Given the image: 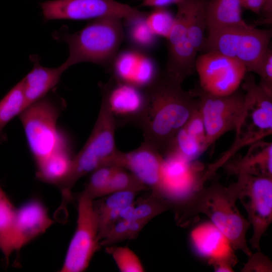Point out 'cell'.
I'll use <instances>...</instances> for the list:
<instances>
[{
	"mask_svg": "<svg viewBox=\"0 0 272 272\" xmlns=\"http://www.w3.org/2000/svg\"><path fill=\"white\" fill-rule=\"evenodd\" d=\"M181 82L164 72L144 89L143 109L134 125L143 131L144 141L163 155L177 132L197 109V99L185 91Z\"/></svg>",
	"mask_w": 272,
	"mask_h": 272,
	"instance_id": "obj_1",
	"label": "cell"
},
{
	"mask_svg": "<svg viewBox=\"0 0 272 272\" xmlns=\"http://www.w3.org/2000/svg\"><path fill=\"white\" fill-rule=\"evenodd\" d=\"M237 200L230 185L226 187L217 180H213L209 185L201 186L187 198L174 205L177 224L187 226L199 214L205 215L227 237L235 250L249 256L252 252L246 238L250 225L237 208Z\"/></svg>",
	"mask_w": 272,
	"mask_h": 272,
	"instance_id": "obj_2",
	"label": "cell"
},
{
	"mask_svg": "<svg viewBox=\"0 0 272 272\" xmlns=\"http://www.w3.org/2000/svg\"><path fill=\"white\" fill-rule=\"evenodd\" d=\"M122 20L113 17L100 18L74 33L62 30L55 34V38L69 47V55L63 63L66 68L89 62L110 70L124 38Z\"/></svg>",
	"mask_w": 272,
	"mask_h": 272,
	"instance_id": "obj_3",
	"label": "cell"
},
{
	"mask_svg": "<svg viewBox=\"0 0 272 272\" xmlns=\"http://www.w3.org/2000/svg\"><path fill=\"white\" fill-rule=\"evenodd\" d=\"M63 105L62 100L47 94L27 106L19 115L35 163L69 144L57 126Z\"/></svg>",
	"mask_w": 272,
	"mask_h": 272,
	"instance_id": "obj_4",
	"label": "cell"
},
{
	"mask_svg": "<svg viewBox=\"0 0 272 272\" xmlns=\"http://www.w3.org/2000/svg\"><path fill=\"white\" fill-rule=\"evenodd\" d=\"M117 125L106 101L102 98L98 117L87 142L74 156L69 177L61 190L62 198L72 197L71 191L82 177L103 166H111L112 158L117 150L115 143Z\"/></svg>",
	"mask_w": 272,
	"mask_h": 272,
	"instance_id": "obj_5",
	"label": "cell"
},
{
	"mask_svg": "<svg viewBox=\"0 0 272 272\" xmlns=\"http://www.w3.org/2000/svg\"><path fill=\"white\" fill-rule=\"evenodd\" d=\"M271 29H260L248 25L227 27L208 32L202 50L216 52L235 59L256 73L269 47Z\"/></svg>",
	"mask_w": 272,
	"mask_h": 272,
	"instance_id": "obj_6",
	"label": "cell"
},
{
	"mask_svg": "<svg viewBox=\"0 0 272 272\" xmlns=\"http://www.w3.org/2000/svg\"><path fill=\"white\" fill-rule=\"evenodd\" d=\"M244 80L245 112L236 131L234 144L224 154L228 159L243 147L262 140L272 133V94L257 84L252 76L246 75Z\"/></svg>",
	"mask_w": 272,
	"mask_h": 272,
	"instance_id": "obj_7",
	"label": "cell"
},
{
	"mask_svg": "<svg viewBox=\"0 0 272 272\" xmlns=\"http://www.w3.org/2000/svg\"><path fill=\"white\" fill-rule=\"evenodd\" d=\"M230 185L247 212L253 228L252 249L260 250V241L272 222V177L239 174Z\"/></svg>",
	"mask_w": 272,
	"mask_h": 272,
	"instance_id": "obj_8",
	"label": "cell"
},
{
	"mask_svg": "<svg viewBox=\"0 0 272 272\" xmlns=\"http://www.w3.org/2000/svg\"><path fill=\"white\" fill-rule=\"evenodd\" d=\"M205 126L208 149L226 132L239 127L245 108V94L236 91L226 96H216L201 89L194 94Z\"/></svg>",
	"mask_w": 272,
	"mask_h": 272,
	"instance_id": "obj_9",
	"label": "cell"
},
{
	"mask_svg": "<svg viewBox=\"0 0 272 272\" xmlns=\"http://www.w3.org/2000/svg\"><path fill=\"white\" fill-rule=\"evenodd\" d=\"M78 216L75 233L69 245L61 272H83L101 247L93 200L83 192L78 196Z\"/></svg>",
	"mask_w": 272,
	"mask_h": 272,
	"instance_id": "obj_10",
	"label": "cell"
},
{
	"mask_svg": "<svg viewBox=\"0 0 272 272\" xmlns=\"http://www.w3.org/2000/svg\"><path fill=\"white\" fill-rule=\"evenodd\" d=\"M40 6L46 21L107 17L128 20L147 14L115 0H51L41 3Z\"/></svg>",
	"mask_w": 272,
	"mask_h": 272,
	"instance_id": "obj_11",
	"label": "cell"
},
{
	"mask_svg": "<svg viewBox=\"0 0 272 272\" xmlns=\"http://www.w3.org/2000/svg\"><path fill=\"white\" fill-rule=\"evenodd\" d=\"M53 223L46 206L38 198H31L16 209L12 227L0 236V251L6 263L14 251L18 252L44 233Z\"/></svg>",
	"mask_w": 272,
	"mask_h": 272,
	"instance_id": "obj_12",
	"label": "cell"
},
{
	"mask_svg": "<svg viewBox=\"0 0 272 272\" xmlns=\"http://www.w3.org/2000/svg\"><path fill=\"white\" fill-rule=\"evenodd\" d=\"M200 88L216 96H226L236 91L247 72L240 62L216 52L197 56L195 63Z\"/></svg>",
	"mask_w": 272,
	"mask_h": 272,
	"instance_id": "obj_13",
	"label": "cell"
},
{
	"mask_svg": "<svg viewBox=\"0 0 272 272\" xmlns=\"http://www.w3.org/2000/svg\"><path fill=\"white\" fill-rule=\"evenodd\" d=\"M190 2V0H182L177 5L174 24L167 38L168 58L164 72L181 83L195 71L197 56L187 33Z\"/></svg>",
	"mask_w": 272,
	"mask_h": 272,
	"instance_id": "obj_14",
	"label": "cell"
},
{
	"mask_svg": "<svg viewBox=\"0 0 272 272\" xmlns=\"http://www.w3.org/2000/svg\"><path fill=\"white\" fill-rule=\"evenodd\" d=\"M163 157L155 147L144 141L128 153L116 151L112 166L124 168L134 174L154 194L166 198L163 183Z\"/></svg>",
	"mask_w": 272,
	"mask_h": 272,
	"instance_id": "obj_15",
	"label": "cell"
},
{
	"mask_svg": "<svg viewBox=\"0 0 272 272\" xmlns=\"http://www.w3.org/2000/svg\"><path fill=\"white\" fill-rule=\"evenodd\" d=\"M102 98L108 105L117 127L133 124L145 103L144 89L122 82L112 77L106 83L100 82Z\"/></svg>",
	"mask_w": 272,
	"mask_h": 272,
	"instance_id": "obj_16",
	"label": "cell"
},
{
	"mask_svg": "<svg viewBox=\"0 0 272 272\" xmlns=\"http://www.w3.org/2000/svg\"><path fill=\"white\" fill-rule=\"evenodd\" d=\"M190 239L196 252L213 266L220 264L233 267L238 259L227 237L213 224L204 222L191 231Z\"/></svg>",
	"mask_w": 272,
	"mask_h": 272,
	"instance_id": "obj_17",
	"label": "cell"
},
{
	"mask_svg": "<svg viewBox=\"0 0 272 272\" xmlns=\"http://www.w3.org/2000/svg\"><path fill=\"white\" fill-rule=\"evenodd\" d=\"M110 70L116 79L142 89L149 86L159 74L153 60L135 48L118 53Z\"/></svg>",
	"mask_w": 272,
	"mask_h": 272,
	"instance_id": "obj_18",
	"label": "cell"
},
{
	"mask_svg": "<svg viewBox=\"0 0 272 272\" xmlns=\"http://www.w3.org/2000/svg\"><path fill=\"white\" fill-rule=\"evenodd\" d=\"M208 149L204 124L198 107L177 132L163 157L194 161Z\"/></svg>",
	"mask_w": 272,
	"mask_h": 272,
	"instance_id": "obj_19",
	"label": "cell"
},
{
	"mask_svg": "<svg viewBox=\"0 0 272 272\" xmlns=\"http://www.w3.org/2000/svg\"><path fill=\"white\" fill-rule=\"evenodd\" d=\"M229 174L272 177V143L259 141L242 157L231 158L223 165Z\"/></svg>",
	"mask_w": 272,
	"mask_h": 272,
	"instance_id": "obj_20",
	"label": "cell"
},
{
	"mask_svg": "<svg viewBox=\"0 0 272 272\" xmlns=\"http://www.w3.org/2000/svg\"><path fill=\"white\" fill-rule=\"evenodd\" d=\"M31 59L33 69L21 80L27 106L47 95L67 70L63 63L57 67H47L41 65L35 56Z\"/></svg>",
	"mask_w": 272,
	"mask_h": 272,
	"instance_id": "obj_21",
	"label": "cell"
},
{
	"mask_svg": "<svg viewBox=\"0 0 272 272\" xmlns=\"http://www.w3.org/2000/svg\"><path fill=\"white\" fill-rule=\"evenodd\" d=\"M74 156L69 144L59 148L36 163L37 178L61 191L70 175Z\"/></svg>",
	"mask_w": 272,
	"mask_h": 272,
	"instance_id": "obj_22",
	"label": "cell"
},
{
	"mask_svg": "<svg viewBox=\"0 0 272 272\" xmlns=\"http://www.w3.org/2000/svg\"><path fill=\"white\" fill-rule=\"evenodd\" d=\"M137 193L131 191L116 192L93 200V208L98 221L100 242L119 220L121 211L133 202Z\"/></svg>",
	"mask_w": 272,
	"mask_h": 272,
	"instance_id": "obj_23",
	"label": "cell"
},
{
	"mask_svg": "<svg viewBox=\"0 0 272 272\" xmlns=\"http://www.w3.org/2000/svg\"><path fill=\"white\" fill-rule=\"evenodd\" d=\"M240 0H210L206 7L208 32L237 26H248L242 16Z\"/></svg>",
	"mask_w": 272,
	"mask_h": 272,
	"instance_id": "obj_24",
	"label": "cell"
},
{
	"mask_svg": "<svg viewBox=\"0 0 272 272\" xmlns=\"http://www.w3.org/2000/svg\"><path fill=\"white\" fill-rule=\"evenodd\" d=\"M173 207L171 201L151 192L148 196L140 197L123 208L120 213L119 219L150 222Z\"/></svg>",
	"mask_w": 272,
	"mask_h": 272,
	"instance_id": "obj_25",
	"label": "cell"
},
{
	"mask_svg": "<svg viewBox=\"0 0 272 272\" xmlns=\"http://www.w3.org/2000/svg\"><path fill=\"white\" fill-rule=\"evenodd\" d=\"M27 107L21 80L0 100V144L7 140L5 127Z\"/></svg>",
	"mask_w": 272,
	"mask_h": 272,
	"instance_id": "obj_26",
	"label": "cell"
},
{
	"mask_svg": "<svg viewBox=\"0 0 272 272\" xmlns=\"http://www.w3.org/2000/svg\"><path fill=\"white\" fill-rule=\"evenodd\" d=\"M208 0H190L187 29L189 39L195 51L203 50L207 27L206 7Z\"/></svg>",
	"mask_w": 272,
	"mask_h": 272,
	"instance_id": "obj_27",
	"label": "cell"
},
{
	"mask_svg": "<svg viewBox=\"0 0 272 272\" xmlns=\"http://www.w3.org/2000/svg\"><path fill=\"white\" fill-rule=\"evenodd\" d=\"M147 15L148 13L138 17L123 20L128 40L135 49L143 51L154 46L157 37L147 23Z\"/></svg>",
	"mask_w": 272,
	"mask_h": 272,
	"instance_id": "obj_28",
	"label": "cell"
},
{
	"mask_svg": "<svg viewBox=\"0 0 272 272\" xmlns=\"http://www.w3.org/2000/svg\"><path fill=\"white\" fill-rule=\"evenodd\" d=\"M149 222L146 220L119 219L100 241V245L105 247L126 240L134 239Z\"/></svg>",
	"mask_w": 272,
	"mask_h": 272,
	"instance_id": "obj_29",
	"label": "cell"
},
{
	"mask_svg": "<svg viewBox=\"0 0 272 272\" xmlns=\"http://www.w3.org/2000/svg\"><path fill=\"white\" fill-rule=\"evenodd\" d=\"M149 189L134 174L128 170L117 167L106 187L105 196L120 191L138 193Z\"/></svg>",
	"mask_w": 272,
	"mask_h": 272,
	"instance_id": "obj_30",
	"label": "cell"
},
{
	"mask_svg": "<svg viewBox=\"0 0 272 272\" xmlns=\"http://www.w3.org/2000/svg\"><path fill=\"white\" fill-rule=\"evenodd\" d=\"M105 249L112 256L120 271H145L139 257L128 247L114 244L105 247Z\"/></svg>",
	"mask_w": 272,
	"mask_h": 272,
	"instance_id": "obj_31",
	"label": "cell"
},
{
	"mask_svg": "<svg viewBox=\"0 0 272 272\" xmlns=\"http://www.w3.org/2000/svg\"><path fill=\"white\" fill-rule=\"evenodd\" d=\"M116 167L106 166L93 171L82 192L93 200L105 196L108 183Z\"/></svg>",
	"mask_w": 272,
	"mask_h": 272,
	"instance_id": "obj_32",
	"label": "cell"
},
{
	"mask_svg": "<svg viewBox=\"0 0 272 272\" xmlns=\"http://www.w3.org/2000/svg\"><path fill=\"white\" fill-rule=\"evenodd\" d=\"M175 16L164 8H156L146 17V22L157 36L167 38L174 22Z\"/></svg>",
	"mask_w": 272,
	"mask_h": 272,
	"instance_id": "obj_33",
	"label": "cell"
},
{
	"mask_svg": "<svg viewBox=\"0 0 272 272\" xmlns=\"http://www.w3.org/2000/svg\"><path fill=\"white\" fill-rule=\"evenodd\" d=\"M16 209L0 185V236L12 227Z\"/></svg>",
	"mask_w": 272,
	"mask_h": 272,
	"instance_id": "obj_34",
	"label": "cell"
},
{
	"mask_svg": "<svg viewBox=\"0 0 272 272\" xmlns=\"http://www.w3.org/2000/svg\"><path fill=\"white\" fill-rule=\"evenodd\" d=\"M256 74L260 78L259 85L272 94V51L269 47L263 56Z\"/></svg>",
	"mask_w": 272,
	"mask_h": 272,
	"instance_id": "obj_35",
	"label": "cell"
},
{
	"mask_svg": "<svg viewBox=\"0 0 272 272\" xmlns=\"http://www.w3.org/2000/svg\"><path fill=\"white\" fill-rule=\"evenodd\" d=\"M248 259L241 269L242 272H271L272 263L268 257L261 250L248 256Z\"/></svg>",
	"mask_w": 272,
	"mask_h": 272,
	"instance_id": "obj_36",
	"label": "cell"
},
{
	"mask_svg": "<svg viewBox=\"0 0 272 272\" xmlns=\"http://www.w3.org/2000/svg\"><path fill=\"white\" fill-rule=\"evenodd\" d=\"M243 8L253 13H263L270 22L272 15V0H240Z\"/></svg>",
	"mask_w": 272,
	"mask_h": 272,
	"instance_id": "obj_37",
	"label": "cell"
},
{
	"mask_svg": "<svg viewBox=\"0 0 272 272\" xmlns=\"http://www.w3.org/2000/svg\"><path fill=\"white\" fill-rule=\"evenodd\" d=\"M182 0H144L142 6L156 8H165L172 5H177Z\"/></svg>",
	"mask_w": 272,
	"mask_h": 272,
	"instance_id": "obj_38",
	"label": "cell"
},
{
	"mask_svg": "<svg viewBox=\"0 0 272 272\" xmlns=\"http://www.w3.org/2000/svg\"><path fill=\"white\" fill-rule=\"evenodd\" d=\"M143 1H144V0H143Z\"/></svg>",
	"mask_w": 272,
	"mask_h": 272,
	"instance_id": "obj_39",
	"label": "cell"
}]
</instances>
